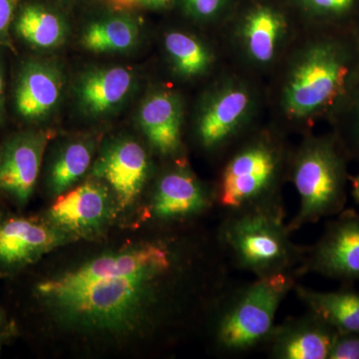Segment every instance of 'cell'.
I'll return each instance as SVG.
<instances>
[{"label":"cell","mask_w":359,"mask_h":359,"mask_svg":"<svg viewBox=\"0 0 359 359\" xmlns=\"http://www.w3.org/2000/svg\"><path fill=\"white\" fill-rule=\"evenodd\" d=\"M337 334L327 321L306 311L276 323L264 347L273 359H328Z\"/></svg>","instance_id":"obj_11"},{"label":"cell","mask_w":359,"mask_h":359,"mask_svg":"<svg viewBox=\"0 0 359 359\" xmlns=\"http://www.w3.org/2000/svg\"><path fill=\"white\" fill-rule=\"evenodd\" d=\"M349 183L351 186V196L353 200L359 204V175L355 177H349Z\"/></svg>","instance_id":"obj_32"},{"label":"cell","mask_w":359,"mask_h":359,"mask_svg":"<svg viewBox=\"0 0 359 359\" xmlns=\"http://www.w3.org/2000/svg\"><path fill=\"white\" fill-rule=\"evenodd\" d=\"M259 96L256 89L238 76L223 77L205 97L196 121L201 148L224 156L252 132Z\"/></svg>","instance_id":"obj_7"},{"label":"cell","mask_w":359,"mask_h":359,"mask_svg":"<svg viewBox=\"0 0 359 359\" xmlns=\"http://www.w3.org/2000/svg\"><path fill=\"white\" fill-rule=\"evenodd\" d=\"M184 107L173 91L153 92L142 103L138 122L153 149L163 157L173 158L183 147Z\"/></svg>","instance_id":"obj_15"},{"label":"cell","mask_w":359,"mask_h":359,"mask_svg":"<svg viewBox=\"0 0 359 359\" xmlns=\"http://www.w3.org/2000/svg\"><path fill=\"white\" fill-rule=\"evenodd\" d=\"M13 29L25 43L41 50L57 48L68 34L67 23L60 14L33 2L20 6Z\"/></svg>","instance_id":"obj_20"},{"label":"cell","mask_w":359,"mask_h":359,"mask_svg":"<svg viewBox=\"0 0 359 359\" xmlns=\"http://www.w3.org/2000/svg\"><path fill=\"white\" fill-rule=\"evenodd\" d=\"M348 156L334 133L306 136L292 149L289 181L299 197V210L287 223L290 233L332 218L346 209Z\"/></svg>","instance_id":"obj_6"},{"label":"cell","mask_w":359,"mask_h":359,"mask_svg":"<svg viewBox=\"0 0 359 359\" xmlns=\"http://www.w3.org/2000/svg\"><path fill=\"white\" fill-rule=\"evenodd\" d=\"M0 321H1V316H0Z\"/></svg>","instance_id":"obj_33"},{"label":"cell","mask_w":359,"mask_h":359,"mask_svg":"<svg viewBox=\"0 0 359 359\" xmlns=\"http://www.w3.org/2000/svg\"><path fill=\"white\" fill-rule=\"evenodd\" d=\"M297 280L287 273L231 283L208 318L215 351L223 358H235L264 347Z\"/></svg>","instance_id":"obj_4"},{"label":"cell","mask_w":359,"mask_h":359,"mask_svg":"<svg viewBox=\"0 0 359 359\" xmlns=\"http://www.w3.org/2000/svg\"><path fill=\"white\" fill-rule=\"evenodd\" d=\"M294 292L306 311L327 321L339 334H359V290L347 285L321 292L297 283Z\"/></svg>","instance_id":"obj_19"},{"label":"cell","mask_w":359,"mask_h":359,"mask_svg":"<svg viewBox=\"0 0 359 359\" xmlns=\"http://www.w3.org/2000/svg\"><path fill=\"white\" fill-rule=\"evenodd\" d=\"M49 138L48 132H20L1 149L0 189L20 204H26L32 197Z\"/></svg>","instance_id":"obj_12"},{"label":"cell","mask_w":359,"mask_h":359,"mask_svg":"<svg viewBox=\"0 0 359 359\" xmlns=\"http://www.w3.org/2000/svg\"><path fill=\"white\" fill-rule=\"evenodd\" d=\"M192 264L172 238L105 255L39 283L37 292L63 323L101 332L169 323L185 299Z\"/></svg>","instance_id":"obj_1"},{"label":"cell","mask_w":359,"mask_h":359,"mask_svg":"<svg viewBox=\"0 0 359 359\" xmlns=\"http://www.w3.org/2000/svg\"><path fill=\"white\" fill-rule=\"evenodd\" d=\"M283 202L222 212L216 235L231 269L256 278H297L306 247L292 242Z\"/></svg>","instance_id":"obj_3"},{"label":"cell","mask_w":359,"mask_h":359,"mask_svg":"<svg viewBox=\"0 0 359 359\" xmlns=\"http://www.w3.org/2000/svg\"><path fill=\"white\" fill-rule=\"evenodd\" d=\"M161 223H185L217 209L214 186H205L184 166L172 168L158 179L150 205Z\"/></svg>","instance_id":"obj_9"},{"label":"cell","mask_w":359,"mask_h":359,"mask_svg":"<svg viewBox=\"0 0 359 359\" xmlns=\"http://www.w3.org/2000/svg\"><path fill=\"white\" fill-rule=\"evenodd\" d=\"M109 2L120 9H130L137 6L136 0H109Z\"/></svg>","instance_id":"obj_31"},{"label":"cell","mask_w":359,"mask_h":359,"mask_svg":"<svg viewBox=\"0 0 359 359\" xmlns=\"http://www.w3.org/2000/svg\"><path fill=\"white\" fill-rule=\"evenodd\" d=\"M20 6V0H0V47L13 49L11 29Z\"/></svg>","instance_id":"obj_26"},{"label":"cell","mask_w":359,"mask_h":359,"mask_svg":"<svg viewBox=\"0 0 359 359\" xmlns=\"http://www.w3.org/2000/svg\"><path fill=\"white\" fill-rule=\"evenodd\" d=\"M137 6L150 7V8H160L166 6L170 0H136Z\"/></svg>","instance_id":"obj_30"},{"label":"cell","mask_w":359,"mask_h":359,"mask_svg":"<svg viewBox=\"0 0 359 359\" xmlns=\"http://www.w3.org/2000/svg\"><path fill=\"white\" fill-rule=\"evenodd\" d=\"M62 233L25 219L0 226V262L15 266L30 263L62 243Z\"/></svg>","instance_id":"obj_18"},{"label":"cell","mask_w":359,"mask_h":359,"mask_svg":"<svg viewBox=\"0 0 359 359\" xmlns=\"http://www.w3.org/2000/svg\"><path fill=\"white\" fill-rule=\"evenodd\" d=\"M330 120L344 152L348 158L359 159V83Z\"/></svg>","instance_id":"obj_24"},{"label":"cell","mask_w":359,"mask_h":359,"mask_svg":"<svg viewBox=\"0 0 359 359\" xmlns=\"http://www.w3.org/2000/svg\"><path fill=\"white\" fill-rule=\"evenodd\" d=\"M164 48L175 72L186 79L203 76L214 63L211 49L189 33L178 30L166 33Z\"/></svg>","instance_id":"obj_22"},{"label":"cell","mask_w":359,"mask_h":359,"mask_svg":"<svg viewBox=\"0 0 359 359\" xmlns=\"http://www.w3.org/2000/svg\"><path fill=\"white\" fill-rule=\"evenodd\" d=\"M62 86V73L54 63L27 59L20 65L14 86L16 113L25 121H41L57 107Z\"/></svg>","instance_id":"obj_14"},{"label":"cell","mask_w":359,"mask_h":359,"mask_svg":"<svg viewBox=\"0 0 359 359\" xmlns=\"http://www.w3.org/2000/svg\"><path fill=\"white\" fill-rule=\"evenodd\" d=\"M189 14L197 20H208L218 15L226 0H182Z\"/></svg>","instance_id":"obj_28"},{"label":"cell","mask_w":359,"mask_h":359,"mask_svg":"<svg viewBox=\"0 0 359 359\" xmlns=\"http://www.w3.org/2000/svg\"><path fill=\"white\" fill-rule=\"evenodd\" d=\"M134 72L122 66L94 68L80 76L76 84L78 104L85 114L98 118L109 115L133 92Z\"/></svg>","instance_id":"obj_16"},{"label":"cell","mask_w":359,"mask_h":359,"mask_svg":"<svg viewBox=\"0 0 359 359\" xmlns=\"http://www.w3.org/2000/svg\"><path fill=\"white\" fill-rule=\"evenodd\" d=\"M308 273L346 285L359 282V212L344 209L327 222L320 238L306 247L299 276Z\"/></svg>","instance_id":"obj_8"},{"label":"cell","mask_w":359,"mask_h":359,"mask_svg":"<svg viewBox=\"0 0 359 359\" xmlns=\"http://www.w3.org/2000/svg\"><path fill=\"white\" fill-rule=\"evenodd\" d=\"M235 34L245 61L255 68L266 69L280 61L289 39V25L280 11L259 6L245 14Z\"/></svg>","instance_id":"obj_13"},{"label":"cell","mask_w":359,"mask_h":359,"mask_svg":"<svg viewBox=\"0 0 359 359\" xmlns=\"http://www.w3.org/2000/svg\"><path fill=\"white\" fill-rule=\"evenodd\" d=\"M6 117V87H4V71L0 65V123L4 121Z\"/></svg>","instance_id":"obj_29"},{"label":"cell","mask_w":359,"mask_h":359,"mask_svg":"<svg viewBox=\"0 0 359 359\" xmlns=\"http://www.w3.org/2000/svg\"><path fill=\"white\" fill-rule=\"evenodd\" d=\"M109 212L107 189L88 181L60 196L49 210V218L63 230L87 233L102 226Z\"/></svg>","instance_id":"obj_17"},{"label":"cell","mask_w":359,"mask_h":359,"mask_svg":"<svg viewBox=\"0 0 359 359\" xmlns=\"http://www.w3.org/2000/svg\"><path fill=\"white\" fill-rule=\"evenodd\" d=\"M140 28L127 15L109 16L90 23L81 37L82 46L93 53H122L138 43Z\"/></svg>","instance_id":"obj_21"},{"label":"cell","mask_w":359,"mask_h":359,"mask_svg":"<svg viewBox=\"0 0 359 359\" xmlns=\"http://www.w3.org/2000/svg\"><path fill=\"white\" fill-rule=\"evenodd\" d=\"M149 171L150 162L145 149L128 138L109 144L93 167L94 176L103 179L113 189L122 208H128L138 199Z\"/></svg>","instance_id":"obj_10"},{"label":"cell","mask_w":359,"mask_h":359,"mask_svg":"<svg viewBox=\"0 0 359 359\" xmlns=\"http://www.w3.org/2000/svg\"><path fill=\"white\" fill-rule=\"evenodd\" d=\"M302 2L309 13L327 21L346 18L355 6V0H302Z\"/></svg>","instance_id":"obj_25"},{"label":"cell","mask_w":359,"mask_h":359,"mask_svg":"<svg viewBox=\"0 0 359 359\" xmlns=\"http://www.w3.org/2000/svg\"><path fill=\"white\" fill-rule=\"evenodd\" d=\"M328 359H359V334H337Z\"/></svg>","instance_id":"obj_27"},{"label":"cell","mask_w":359,"mask_h":359,"mask_svg":"<svg viewBox=\"0 0 359 359\" xmlns=\"http://www.w3.org/2000/svg\"><path fill=\"white\" fill-rule=\"evenodd\" d=\"M93 146L90 142H71L57 156L49 174V188L55 195L67 192L90 167Z\"/></svg>","instance_id":"obj_23"},{"label":"cell","mask_w":359,"mask_h":359,"mask_svg":"<svg viewBox=\"0 0 359 359\" xmlns=\"http://www.w3.org/2000/svg\"><path fill=\"white\" fill-rule=\"evenodd\" d=\"M359 83V32H313L287 56L276 87L282 121L294 130L332 115Z\"/></svg>","instance_id":"obj_2"},{"label":"cell","mask_w":359,"mask_h":359,"mask_svg":"<svg viewBox=\"0 0 359 359\" xmlns=\"http://www.w3.org/2000/svg\"><path fill=\"white\" fill-rule=\"evenodd\" d=\"M292 149L280 130L252 131L224 156L214 185L221 212L283 202Z\"/></svg>","instance_id":"obj_5"}]
</instances>
